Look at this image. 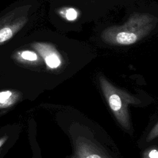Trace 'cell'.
<instances>
[{
  "mask_svg": "<svg viewBox=\"0 0 158 158\" xmlns=\"http://www.w3.org/2000/svg\"><path fill=\"white\" fill-rule=\"evenodd\" d=\"M157 19L148 13H134L122 25L106 28L101 33L105 43L112 45H130L146 37L155 28Z\"/></svg>",
  "mask_w": 158,
  "mask_h": 158,
  "instance_id": "obj_1",
  "label": "cell"
},
{
  "mask_svg": "<svg viewBox=\"0 0 158 158\" xmlns=\"http://www.w3.org/2000/svg\"><path fill=\"white\" fill-rule=\"evenodd\" d=\"M72 158H110L97 145L83 137L76 140L75 154Z\"/></svg>",
  "mask_w": 158,
  "mask_h": 158,
  "instance_id": "obj_4",
  "label": "cell"
},
{
  "mask_svg": "<svg viewBox=\"0 0 158 158\" xmlns=\"http://www.w3.org/2000/svg\"><path fill=\"white\" fill-rule=\"evenodd\" d=\"M12 93L10 91H3L0 92V105L4 106L9 102Z\"/></svg>",
  "mask_w": 158,
  "mask_h": 158,
  "instance_id": "obj_7",
  "label": "cell"
},
{
  "mask_svg": "<svg viewBox=\"0 0 158 158\" xmlns=\"http://www.w3.org/2000/svg\"><path fill=\"white\" fill-rule=\"evenodd\" d=\"M65 17L70 21L75 20L78 17V13L75 9L73 8H68L65 9L64 13Z\"/></svg>",
  "mask_w": 158,
  "mask_h": 158,
  "instance_id": "obj_8",
  "label": "cell"
},
{
  "mask_svg": "<svg viewBox=\"0 0 158 158\" xmlns=\"http://www.w3.org/2000/svg\"><path fill=\"white\" fill-rule=\"evenodd\" d=\"M99 81L102 93L117 121L124 128L129 130L131 125L128 106L130 104H138L140 100L116 88L102 75L99 76Z\"/></svg>",
  "mask_w": 158,
  "mask_h": 158,
  "instance_id": "obj_2",
  "label": "cell"
},
{
  "mask_svg": "<svg viewBox=\"0 0 158 158\" xmlns=\"http://www.w3.org/2000/svg\"><path fill=\"white\" fill-rule=\"evenodd\" d=\"M6 139H7V137H4V138L0 139V148H1V146L4 143V142H5L6 140Z\"/></svg>",
  "mask_w": 158,
  "mask_h": 158,
  "instance_id": "obj_11",
  "label": "cell"
},
{
  "mask_svg": "<svg viewBox=\"0 0 158 158\" xmlns=\"http://www.w3.org/2000/svg\"><path fill=\"white\" fill-rule=\"evenodd\" d=\"M158 136V122L151 129L146 138L147 141H151Z\"/></svg>",
  "mask_w": 158,
  "mask_h": 158,
  "instance_id": "obj_9",
  "label": "cell"
},
{
  "mask_svg": "<svg viewBox=\"0 0 158 158\" xmlns=\"http://www.w3.org/2000/svg\"><path fill=\"white\" fill-rule=\"evenodd\" d=\"M31 46L43 58L48 67L56 69L60 66V56L53 45L48 43L35 42Z\"/></svg>",
  "mask_w": 158,
  "mask_h": 158,
  "instance_id": "obj_5",
  "label": "cell"
},
{
  "mask_svg": "<svg viewBox=\"0 0 158 158\" xmlns=\"http://www.w3.org/2000/svg\"><path fill=\"white\" fill-rule=\"evenodd\" d=\"M149 157L150 158H158V152L156 150H152L149 153Z\"/></svg>",
  "mask_w": 158,
  "mask_h": 158,
  "instance_id": "obj_10",
  "label": "cell"
},
{
  "mask_svg": "<svg viewBox=\"0 0 158 158\" xmlns=\"http://www.w3.org/2000/svg\"><path fill=\"white\" fill-rule=\"evenodd\" d=\"M28 6L19 7L0 18V46L12 39L27 23Z\"/></svg>",
  "mask_w": 158,
  "mask_h": 158,
  "instance_id": "obj_3",
  "label": "cell"
},
{
  "mask_svg": "<svg viewBox=\"0 0 158 158\" xmlns=\"http://www.w3.org/2000/svg\"><path fill=\"white\" fill-rule=\"evenodd\" d=\"M16 56L18 59L27 62H36L38 59L37 54L32 51L23 50L17 52Z\"/></svg>",
  "mask_w": 158,
  "mask_h": 158,
  "instance_id": "obj_6",
  "label": "cell"
}]
</instances>
